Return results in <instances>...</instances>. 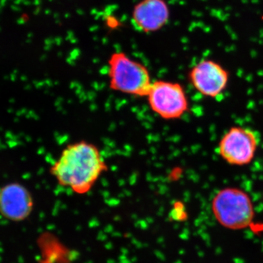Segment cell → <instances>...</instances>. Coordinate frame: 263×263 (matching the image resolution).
Listing matches in <instances>:
<instances>
[{
  "label": "cell",
  "mask_w": 263,
  "mask_h": 263,
  "mask_svg": "<svg viewBox=\"0 0 263 263\" xmlns=\"http://www.w3.org/2000/svg\"><path fill=\"white\" fill-rule=\"evenodd\" d=\"M108 164L94 143L80 141L70 143L62 151L50 167V173L60 186L78 195L91 191Z\"/></svg>",
  "instance_id": "obj_1"
},
{
  "label": "cell",
  "mask_w": 263,
  "mask_h": 263,
  "mask_svg": "<svg viewBox=\"0 0 263 263\" xmlns=\"http://www.w3.org/2000/svg\"><path fill=\"white\" fill-rule=\"evenodd\" d=\"M108 77L110 89L136 98H146L153 82L146 66L122 51L109 57Z\"/></svg>",
  "instance_id": "obj_2"
},
{
  "label": "cell",
  "mask_w": 263,
  "mask_h": 263,
  "mask_svg": "<svg viewBox=\"0 0 263 263\" xmlns=\"http://www.w3.org/2000/svg\"><path fill=\"white\" fill-rule=\"evenodd\" d=\"M211 209L216 221L230 230L249 228L255 216L253 202L249 194L233 186L218 191L213 197Z\"/></svg>",
  "instance_id": "obj_3"
},
{
  "label": "cell",
  "mask_w": 263,
  "mask_h": 263,
  "mask_svg": "<svg viewBox=\"0 0 263 263\" xmlns=\"http://www.w3.org/2000/svg\"><path fill=\"white\" fill-rule=\"evenodd\" d=\"M146 98L151 110L164 120L181 119L190 108L184 88L174 81H154Z\"/></svg>",
  "instance_id": "obj_4"
},
{
  "label": "cell",
  "mask_w": 263,
  "mask_h": 263,
  "mask_svg": "<svg viewBox=\"0 0 263 263\" xmlns=\"http://www.w3.org/2000/svg\"><path fill=\"white\" fill-rule=\"evenodd\" d=\"M259 143L260 138L257 132L235 126L228 129L221 137L217 152L227 163L241 167L253 161Z\"/></svg>",
  "instance_id": "obj_5"
},
{
  "label": "cell",
  "mask_w": 263,
  "mask_h": 263,
  "mask_svg": "<svg viewBox=\"0 0 263 263\" xmlns=\"http://www.w3.org/2000/svg\"><path fill=\"white\" fill-rule=\"evenodd\" d=\"M228 71L212 60H202L189 72V80L197 92L208 98H216L222 94L229 83Z\"/></svg>",
  "instance_id": "obj_6"
},
{
  "label": "cell",
  "mask_w": 263,
  "mask_h": 263,
  "mask_svg": "<svg viewBox=\"0 0 263 263\" xmlns=\"http://www.w3.org/2000/svg\"><path fill=\"white\" fill-rule=\"evenodd\" d=\"M171 10L166 0H141L132 12V23L143 33H153L167 25Z\"/></svg>",
  "instance_id": "obj_7"
},
{
  "label": "cell",
  "mask_w": 263,
  "mask_h": 263,
  "mask_svg": "<svg viewBox=\"0 0 263 263\" xmlns=\"http://www.w3.org/2000/svg\"><path fill=\"white\" fill-rule=\"evenodd\" d=\"M32 195L25 186L10 183L0 188V213L10 220L22 221L33 209Z\"/></svg>",
  "instance_id": "obj_8"
}]
</instances>
